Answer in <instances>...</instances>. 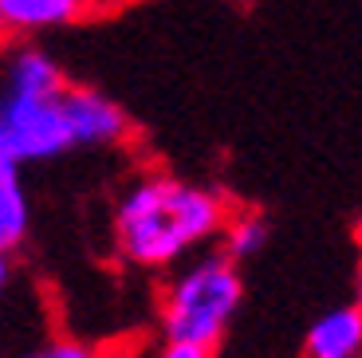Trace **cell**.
<instances>
[{
    "label": "cell",
    "instance_id": "cell-13",
    "mask_svg": "<svg viewBox=\"0 0 362 358\" xmlns=\"http://www.w3.org/2000/svg\"><path fill=\"white\" fill-rule=\"evenodd\" d=\"M0 36H4V16H0Z\"/></svg>",
    "mask_w": 362,
    "mask_h": 358
},
{
    "label": "cell",
    "instance_id": "cell-14",
    "mask_svg": "<svg viewBox=\"0 0 362 358\" xmlns=\"http://www.w3.org/2000/svg\"><path fill=\"white\" fill-rule=\"evenodd\" d=\"M358 241H362V224H358Z\"/></svg>",
    "mask_w": 362,
    "mask_h": 358
},
{
    "label": "cell",
    "instance_id": "cell-4",
    "mask_svg": "<svg viewBox=\"0 0 362 358\" xmlns=\"http://www.w3.org/2000/svg\"><path fill=\"white\" fill-rule=\"evenodd\" d=\"M64 110H67L75 150H115V146L130 142V134H134L127 107L95 87H83V83H67Z\"/></svg>",
    "mask_w": 362,
    "mask_h": 358
},
{
    "label": "cell",
    "instance_id": "cell-5",
    "mask_svg": "<svg viewBox=\"0 0 362 358\" xmlns=\"http://www.w3.org/2000/svg\"><path fill=\"white\" fill-rule=\"evenodd\" d=\"M83 12H87V0H0L4 32L16 40L64 32V28L79 24Z\"/></svg>",
    "mask_w": 362,
    "mask_h": 358
},
{
    "label": "cell",
    "instance_id": "cell-2",
    "mask_svg": "<svg viewBox=\"0 0 362 358\" xmlns=\"http://www.w3.org/2000/svg\"><path fill=\"white\" fill-rule=\"evenodd\" d=\"M67 83L64 63L36 40L0 47V158L28 170L75 154L64 110Z\"/></svg>",
    "mask_w": 362,
    "mask_h": 358
},
{
    "label": "cell",
    "instance_id": "cell-11",
    "mask_svg": "<svg viewBox=\"0 0 362 358\" xmlns=\"http://www.w3.org/2000/svg\"><path fill=\"white\" fill-rule=\"evenodd\" d=\"M12 279H16V268H12V256H4V252H0V304H4V296L12 291Z\"/></svg>",
    "mask_w": 362,
    "mask_h": 358
},
{
    "label": "cell",
    "instance_id": "cell-1",
    "mask_svg": "<svg viewBox=\"0 0 362 358\" xmlns=\"http://www.w3.org/2000/svg\"><path fill=\"white\" fill-rule=\"evenodd\" d=\"M225 193L177 178L165 170L138 173L115 201L110 236L130 268L170 272L181 260L217 244L228 221Z\"/></svg>",
    "mask_w": 362,
    "mask_h": 358
},
{
    "label": "cell",
    "instance_id": "cell-9",
    "mask_svg": "<svg viewBox=\"0 0 362 358\" xmlns=\"http://www.w3.org/2000/svg\"><path fill=\"white\" fill-rule=\"evenodd\" d=\"M16 358H107L95 342H83L75 335H52V339L36 342V347L20 350Z\"/></svg>",
    "mask_w": 362,
    "mask_h": 358
},
{
    "label": "cell",
    "instance_id": "cell-8",
    "mask_svg": "<svg viewBox=\"0 0 362 358\" xmlns=\"http://www.w3.org/2000/svg\"><path fill=\"white\" fill-rule=\"evenodd\" d=\"M268 236H272L268 216H260L256 209H240V213L233 209L228 221H225V229H221V236H217V244L233 264H245V260L260 256L264 244H268Z\"/></svg>",
    "mask_w": 362,
    "mask_h": 358
},
{
    "label": "cell",
    "instance_id": "cell-10",
    "mask_svg": "<svg viewBox=\"0 0 362 358\" xmlns=\"http://www.w3.org/2000/svg\"><path fill=\"white\" fill-rule=\"evenodd\" d=\"M150 358H213V350H201V347H185V342H162Z\"/></svg>",
    "mask_w": 362,
    "mask_h": 358
},
{
    "label": "cell",
    "instance_id": "cell-15",
    "mask_svg": "<svg viewBox=\"0 0 362 358\" xmlns=\"http://www.w3.org/2000/svg\"><path fill=\"white\" fill-rule=\"evenodd\" d=\"M0 358H8V354H4V350H0Z\"/></svg>",
    "mask_w": 362,
    "mask_h": 358
},
{
    "label": "cell",
    "instance_id": "cell-3",
    "mask_svg": "<svg viewBox=\"0 0 362 358\" xmlns=\"http://www.w3.org/2000/svg\"><path fill=\"white\" fill-rule=\"evenodd\" d=\"M240 304H245L240 264H233L221 248H205L181 260L177 268H170V279L158 299L162 342L213 350L228 335Z\"/></svg>",
    "mask_w": 362,
    "mask_h": 358
},
{
    "label": "cell",
    "instance_id": "cell-12",
    "mask_svg": "<svg viewBox=\"0 0 362 358\" xmlns=\"http://www.w3.org/2000/svg\"><path fill=\"white\" fill-rule=\"evenodd\" d=\"M354 304L362 307V260H358V268H354Z\"/></svg>",
    "mask_w": 362,
    "mask_h": 358
},
{
    "label": "cell",
    "instance_id": "cell-6",
    "mask_svg": "<svg viewBox=\"0 0 362 358\" xmlns=\"http://www.w3.org/2000/svg\"><path fill=\"white\" fill-rule=\"evenodd\" d=\"M303 358H362V307L351 299L319 315L308 327Z\"/></svg>",
    "mask_w": 362,
    "mask_h": 358
},
{
    "label": "cell",
    "instance_id": "cell-7",
    "mask_svg": "<svg viewBox=\"0 0 362 358\" xmlns=\"http://www.w3.org/2000/svg\"><path fill=\"white\" fill-rule=\"evenodd\" d=\"M32 189H28V178L20 166L0 158V252L12 256L28 244L32 236Z\"/></svg>",
    "mask_w": 362,
    "mask_h": 358
}]
</instances>
